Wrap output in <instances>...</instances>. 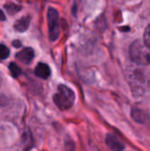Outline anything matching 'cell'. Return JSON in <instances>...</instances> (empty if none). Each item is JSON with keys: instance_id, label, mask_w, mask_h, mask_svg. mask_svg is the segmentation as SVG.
Segmentation results:
<instances>
[{"instance_id": "5b68a950", "label": "cell", "mask_w": 150, "mask_h": 151, "mask_svg": "<svg viewBox=\"0 0 150 151\" xmlns=\"http://www.w3.org/2000/svg\"><path fill=\"white\" fill-rule=\"evenodd\" d=\"M34 73L36 76L43 80H46L50 75V69L48 65L43 64V63H39L34 69Z\"/></svg>"}, {"instance_id": "30bf717a", "label": "cell", "mask_w": 150, "mask_h": 151, "mask_svg": "<svg viewBox=\"0 0 150 151\" xmlns=\"http://www.w3.org/2000/svg\"><path fill=\"white\" fill-rule=\"evenodd\" d=\"M6 10L7 12L11 14V13H15L17 12L18 11H19L20 9V6H18V5H15L14 4H11L9 5H6Z\"/></svg>"}, {"instance_id": "ba28073f", "label": "cell", "mask_w": 150, "mask_h": 151, "mask_svg": "<svg viewBox=\"0 0 150 151\" xmlns=\"http://www.w3.org/2000/svg\"><path fill=\"white\" fill-rule=\"evenodd\" d=\"M9 70H10V72H11V74L14 78L19 77V76L20 75V73H21L20 68H19L15 63H11V64L9 65Z\"/></svg>"}, {"instance_id": "9c48e42d", "label": "cell", "mask_w": 150, "mask_h": 151, "mask_svg": "<svg viewBox=\"0 0 150 151\" xmlns=\"http://www.w3.org/2000/svg\"><path fill=\"white\" fill-rule=\"evenodd\" d=\"M9 54H10L9 49L4 44H0V60L7 58L9 57Z\"/></svg>"}, {"instance_id": "6da1fadb", "label": "cell", "mask_w": 150, "mask_h": 151, "mask_svg": "<svg viewBox=\"0 0 150 151\" xmlns=\"http://www.w3.org/2000/svg\"><path fill=\"white\" fill-rule=\"evenodd\" d=\"M53 100L55 104L62 111L70 109L74 103V92L65 85H60L57 88V92L54 95Z\"/></svg>"}, {"instance_id": "8992f818", "label": "cell", "mask_w": 150, "mask_h": 151, "mask_svg": "<svg viewBox=\"0 0 150 151\" xmlns=\"http://www.w3.org/2000/svg\"><path fill=\"white\" fill-rule=\"evenodd\" d=\"M106 143L113 150H121L125 149V146L123 145V143L116 136H114L112 134L107 135Z\"/></svg>"}, {"instance_id": "7c38bea8", "label": "cell", "mask_w": 150, "mask_h": 151, "mask_svg": "<svg viewBox=\"0 0 150 151\" xmlns=\"http://www.w3.org/2000/svg\"><path fill=\"white\" fill-rule=\"evenodd\" d=\"M12 44H13V46H14L15 48H19V47L21 46V42H20L19 41H14V42H12Z\"/></svg>"}, {"instance_id": "277c9868", "label": "cell", "mask_w": 150, "mask_h": 151, "mask_svg": "<svg viewBox=\"0 0 150 151\" xmlns=\"http://www.w3.org/2000/svg\"><path fill=\"white\" fill-rule=\"evenodd\" d=\"M34 57V50L31 48H25L16 54V58L23 64H30Z\"/></svg>"}, {"instance_id": "8fae6325", "label": "cell", "mask_w": 150, "mask_h": 151, "mask_svg": "<svg viewBox=\"0 0 150 151\" xmlns=\"http://www.w3.org/2000/svg\"><path fill=\"white\" fill-rule=\"evenodd\" d=\"M144 42L150 49V24L149 26L146 28L145 34H144Z\"/></svg>"}, {"instance_id": "4fadbf2b", "label": "cell", "mask_w": 150, "mask_h": 151, "mask_svg": "<svg viewBox=\"0 0 150 151\" xmlns=\"http://www.w3.org/2000/svg\"><path fill=\"white\" fill-rule=\"evenodd\" d=\"M5 19V16H4V13L3 12L2 10H0V20H4Z\"/></svg>"}, {"instance_id": "52a82bcc", "label": "cell", "mask_w": 150, "mask_h": 151, "mask_svg": "<svg viewBox=\"0 0 150 151\" xmlns=\"http://www.w3.org/2000/svg\"><path fill=\"white\" fill-rule=\"evenodd\" d=\"M30 24V17L29 16H23L20 19L17 20L14 24L15 30L19 32H24L26 31Z\"/></svg>"}, {"instance_id": "3957f363", "label": "cell", "mask_w": 150, "mask_h": 151, "mask_svg": "<svg viewBox=\"0 0 150 151\" xmlns=\"http://www.w3.org/2000/svg\"><path fill=\"white\" fill-rule=\"evenodd\" d=\"M48 23H49L50 39L52 42H54L59 36L58 12L54 8H50L48 11Z\"/></svg>"}, {"instance_id": "7a4b0ae2", "label": "cell", "mask_w": 150, "mask_h": 151, "mask_svg": "<svg viewBox=\"0 0 150 151\" xmlns=\"http://www.w3.org/2000/svg\"><path fill=\"white\" fill-rule=\"evenodd\" d=\"M130 56L132 59L139 65H149L150 49L141 41L133 42L130 47Z\"/></svg>"}]
</instances>
